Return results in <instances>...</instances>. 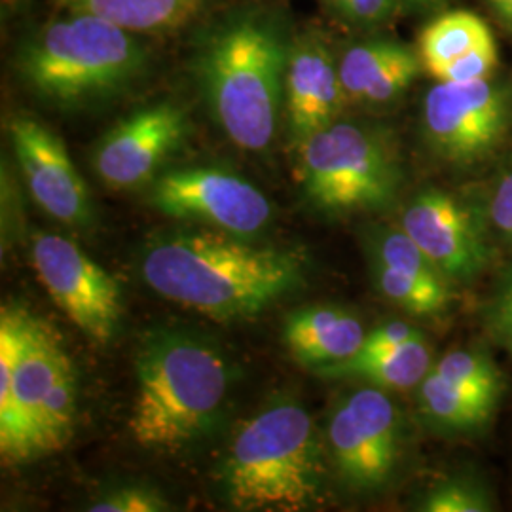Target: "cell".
I'll return each instance as SVG.
<instances>
[{
    "mask_svg": "<svg viewBox=\"0 0 512 512\" xmlns=\"http://www.w3.org/2000/svg\"><path fill=\"white\" fill-rule=\"evenodd\" d=\"M372 277L384 298L414 315H437L448 308L452 298L450 283H431L380 262H372Z\"/></svg>",
    "mask_w": 512,
    "mask_h": 512,
    "instance_id": "7402d4cb",
    "label": "cell"
},
{
    "mask_svg": "<svg viewBox=\"0 0 512 512\" xmlns=\"http://www.w3.org/2000/svg\"><path fill=\"white\" fill-rule=\"evenodd\" d=\"M334 8L357 23H380L389 18L397 0H330Z\"/></svg>",
    "mask_w": 512,
    "mask_h": 512,
    "instance_id": "f546056e",
    "label": "cell"
},
{
    "mask_svg": "<svg viewBox=\"0 0 512 512\" xmlns=\"http://www.w3.org/2000/svg\"><path fill=\"white\" fill-rule=\"evenodd\" d=\"M228 385L230 366L209 342L177 330L148 334L137 355L133 439L147 450H181L219 418Z\"/></svg>",
    "mask_w": 512,
    "mask_h": 512,
    "instance_id": "277c9868",
    "label": "cell"
},
{
    "mask_svg": "<svg viewBox=\"0 0 512 512\" xmlns=\"http://www.w3.org/2000/svg\"><path fill=\"white\" fill-rule=\"evenodd\" d=\"M298 152L302 190L325 213L378 211L397 200L403 169L378 129L336 120L302 141Z\"/></svg>",
    "mask_w": 512,
    "mask_h": 512,
    "instance_id": "52a82bcc",
    "label": "cell"
},
{
    "mask_svg": "<svg viewBox=\"0 0 512 512\" xmlns=\"http://www.w3.org/2000/svg\"><path fill=\"white\" fill-rule=\"evenodd\" d=\"M495 507L492 488L467 469L433 484L420 503L423 512H492Z\"/></svg>",
    "mask_w": 512,
    "mask_h": 512,
    "instance_id": "cb8c5ba5",
    "label": "cell"
},
{
    "mask_svg": "<svg viewBox=\"0 0 512 512\" xmlns=\"http://www.w3.org/2000/svg\"><path fill=\"white\" fill-rule=\"evenodd\" d=\"M150 203L173 219L211 224L236 236L258 234L272 220V205L255 184L215 167L165 173L152 186Z\"/></svg>",
    "mask_w": 512,
    "mask_h": 512,
    "instance_id": "8fae6325",
    "label": "cell"
},
{
    "mask_svg": "<svg viewBox=\"0 0 512 512\" xmlns=\"http://www.w3.org/2000/svg\"><path fill=\"white\" fill-rule=\"evenodd\" d=\"M152 291L215 319L251 317L304 279L294 253L260 249L213 232L156 239L141 258Z\"/></svg>",
    "mask_w": 512,
    "mask_h": 512,
    "instance_id": "6da1fadb",
    "label": "cell"
},
{
    "mask_svg": "<svg viewBox=\"0 0 512 512\" xmlns=\"http://www.w3.org/2000/svg\"><path fill=\"white\" fill-rule=\"evenodd\" d=\"M490 6L499 14V18L512 23V0H488Z\"/></svg>",
    "mask_w": 512,
    "mask_h": 512,
    "instance_id": "4dcf8cb0",
    "label": "cell"
},
{
    "mask_svg": "<svg viewBox=\"0 0 512 512\" xmlns=\"http://www.w3.org/2000/svg\"><path fill=\"white\" fill-rule=\"evenodd\" d=\"M321 448L310 414L275 403L247 421L224 463V490L239 511L308 509L321 490Z\"/></svg>",
    "mask_w": 512,
    "mask_h": 512,
    "instance_id": "8992f818",
    "label": "cell"
},
{
    "mask_svg": "<svg viewBox=\"0 0 512 512\" xmlns=\"http://www.w3.org/2000/svg\"><path fill=\"white\" fill-rule=\"evenodd\" d=\"M69 12L92 14L135 35L177 31L196 18L207 0H61Z\"/></svg>",
    "mask_w": 512,
    "mask_h": 512,
    "instance_id": "ffe728a7",
    "label": "cell"
},
{
    "mask_svg": "<svg viewBox=\"0 0 512 512\" xmlns=\"http://www.w3.org/2000/svg\"><path fill=\"white\" fill-rule=\"evenodd\" d=\"M431 349L425 336L376 353H355L348 361L317 368L330 378H359L382 389L418 387L431 372Z\"/></svg>",
    "mask_w": 512,
    "mask_h": 512,
    "instance_id": "d6986e66",
    "label": "cell"
},
{
    "mask_svg": "<svg viewBox=\"0 0 512 512\" xmlns=\"http://www.w3.org/2000/svg\"><path fill=\"white\" fill-rule=\"evenodd\" d=\"M418 399L423 416L446 435H473L482 431L497 408L492 401L448 382L433 368L418 385Z\"/></svg>",
    "mask_w": 512,
    "mask_h": 512,
    "instance_id": "44dd1931",
    "label": "cell"
},
{
    "mask_svg": "<svg viewBox=\"0 0 512 512\" xmlns=\"http://www.w3.org/2000/svg\"><path fill=\"white\" fill-rule=\"evenodd\" d=\"M420 54L391 40H370L351 46L338 61L348 101L385 105L401 97L420 74Z\"/></svg>",
    "mask_w": 512,
    "mask_h": 512,
    "instance_id": "e0dca14e",
    "label": "cell"
},
{
    "mask_svg": "<svg viewBox=\"0 0 512 512\" xmlns=\"http://www.w3.org/2000/svg\"><path fill=\"white\" fill-rule=\"evenodd\" d=\"M330 456L355 490H378L395 473L401 454V414L382 387H363L332 412Z\"/></svg>",
    "mask_w": 512,
    "mask_h": 512,
    "instance_id": "30bf717a",
    "label": "cell"
},
{
    "mask_svg": "<svg viewBox=\"0 0 512 512\" xmlns=\"http://www.w3.org/2000/svg\"><path fill=\"white\" fill-rule=\"evenodd\" d=\"M10 141L33 200L65 224H86L92 217L90 192L65 143L27 116L10 122Z\"/></svg>",
    "mask_w": 512,
    "mask_h": 512,
    "instance_id": "5bb4252c",
    "label": "cell"
},
{
    "mask_svg": "<svg viewBox=\"0 0 512 512\" xmlns=\"http://www.w3.org/2000/svg\"><path fill=\"white\" fill-rule=\"evenodd\" d=\"M484 327L499 348L512 357V264L503 270L484 306Z\"/></svg>",
    "mask_w": 512,
    "mask_h": 512,
    "instance_id": "484cf974",
    "label": "cell"
},
{
    "mask_svg": "<svg viewBox=\"0 0 512 512\" xmlns=\"http://www.w3.org/2000/svg\"><path fill=\"white\" fill-rule=\"evenodd\" d=\"M421 63L437 82H476L494 73L497 44L486 21L456 10L431 21L420 37Z\"/></svg>",
    "mask_w": 512,
    "mask_h": 512,
    "instance_id": "2e32d148",
    "label": "cell"
},
{
    "mask_svg": "<svg viewBox=\"0 0 512 512\" xmlns=\"http://www.w3.org/2000/svg\"><path fill=\"white\" fill-rule=\"evenodd\" d=\"M162 495L156 494L154 490L148 488H120L112 494L101 497L95 501L88 511L92 512H158L167 511Z\"/></svg>",
    "mask_w": 512,
    "mask_h": 512,
    "instance_id": "4316f807",
    "label": "cell"
},
{
    "mask_svg": "<svg viewBox=\"0 0 512 512\" xmlns=\"http://www.w3.org/2000/svg\"><path fill=\"white\" fill-rule=\"evenodd\" d=\"M420 330L410 327L403 321H389L385 325H380L378 329L368 332L365 338L363 348L357 353H376V351H385V349L399 348L406 342L418 340L421 338Z\"/></svg>",
    "mask_w": 512,
    "mask_h": 512,
    "instance_id": "f1b7e54d",
    "label": "cell"
},
{
    "mask_svg": "<svg viewBox=\"0 0 512 512\" xmlns=\"http://www.w3.org/2000/svg\"><path fill=\"white\" fill-rule=\"evenodd\" d=\"M16 65L38 97L61 107H84L133 86L147 71L148 52L135 33L71 12L25 38Z\"/></svg>",
    "mask_w": 512,
    "mask_h": 512,
    "instance_id": "5b68a950",
    "label": "cell"
},
{
    "mask_svg": "<svg viewBox=\"0 0 512 512\" xmlns=\"http://www.w3.org/2000/svg\"><path fill=\"white\" fill-rule=\"evenodd\" d=\"M76 378L59 336L25 310L0 317V452L8 463L63 448L73 435Z\"/></svg>",
    "mask_w": 512,
    "mask_h": 512,
    "instance_id": "7a4b0ae2",
    "label": "cell"
},
{
    "mask_svg": "<svg viewBox=\"0 0 512 512\" xmlns=\"http://www.w3.org/2000/svg\"><path fill=\"white\" fill-rule=\"evenodd\" d=\"M293 46L274 19L245 12L217 27L196 57L203 95L234 145H272Z\"/></svg>",
    "mask_w": 512,
    "mask_h": 512,
    "instance_id": "3957f363",
    "label": "cell"
},
{
    "mask_svg": "<svg viewBox=\"0 0 512 512\" xmlns=\"http://www.w3.org/2000/svg\"><path fill=\"white\" fill-rule=\"evenodd\" d=\"M512 95L486 80L437 82L423 101V131L448 164L471 167L490 158L511 126Z\"/></svg>",
    "mask_w": 512,
    "mask_h": 512,
    "instance_id": "ba28073f",
    "label": "cell"
},
{
    "mask_svg": "<svg viewBox=\"0 0 512 512\" xmlns=\"http://www.w3.org/2000/svg\"><path fill=\"white\" fill-rule=\"evenodd\" d=\"M488 217L497 236L512 245V164L497 179L488 202Z\"/></svg>",
    "mask_w": 512,
    "mask_h": 512,
    "instance_id": "83f0119b",
    "label": "cell"
},
{
    "mask_svg": "<svg viewBox=\"0 0 512 512\" xmlns=\"http://www.w3.org/2000/svg\"><path fill=\"white\" fill-rule=\"evenodd\" d=\"M433 370L448 382L486 401L495 404L501 401L505 378L494 359L482 349H452L440 357Z\"/></svg>",
    "mask_w": 512,
    "mask_h": 512,
    "instance_id": "603a6c76",
    "label": "cell"
},
{
    "mask_svg": "<svg viewBox=\"0 0 512 512\" xmlns=\"http://www.w3.org/2000/svg\"><path fill=\"white\" fill-rule=\"evenodd\" d=\"M346 101L338 63L329 48L311 37L294 44L285 82V109L294 145L334 124Z\"/></svg>",
    "mask_w": 512,
    "mask_h": 512,
    "instance_id": "9a60e30c",
    "label": "cell"
},
{
    "mask_svg": "<svg viewBox=\"0 0 512 512\" xmlns=\"http://www.w3.org/2000/svg\"><path fill=\"white\" fill-rule=\"evenodd\" d=\"M31 258L50 298L93 342L107 344L118 329L122 293L118 281L71 239L42 234L33 239Z\"/></svg>",
    "mask_w": 512,
    "mask_h": 512,
    "instance_id": "7c38bea8",
    "label": "cell"
},
{
    "mask_svg": "<svg viewBox=\"0 0 512 512\" xmlns=\"http://www.w3.org/2000/svg\"><path fill=\"white\" fill-rule=\"evenodd\" d=\"M188 135V118L175 103H156L139 109L101 139L93 167L114 190L147 183L160 165L181 147Z\"/></svg>",
    "mask_w": 512,
    "mask_h": 512,
    "instance_id": "4fadbf2b",
    "label": "cell"
},
{
    "mask_svg": "<svg viewBox=\"0 0 512 512\" xmlns=\"http://www.w3.org/2000/svg\"><path fill=\"white\" fill-rule=\"evenodd\" d=\"M488 205L439 188L420 192L404 209L401 228L450 283H471L492 264Z\"/></svg>",
    "mask_w": 512,
    "mask_h": 512,
    "instance_id": "9c48e42d",
    "label": "cell"
},
{
    "mask_svg": "<svg viewBox=\"0 0 512 512\" xmlns=\"http://www.w3.org/2000/svg\"><path fill=\"white\" fill-rule=\"evenodd\" d=\"M368 249L372 255V262H380L393 270L420 277L431 283H450L403 228L374 230L368 241Z\"/></svg>",
    "mask_w": 512,
    "mask_h": 512,
    "instance_id": "d4e9b609",
    "label": "cell"
},
{
    "mask_svg": "<svg viewBox=\"0 0 512 512\" xmlns=\"http://www.w3.org/2000/svg\"><path fill=\"white\" fill-rule=\"evenodd\" d=\"M365 338L361 321L336 306L298 311L285 325V342L291 353L315 370L348 361L363 348Z\"/></svg>",
    "mask_w": 512,
    "mask_h": 512,
    "instance_id": "ac0fdd59",
    "label": "cell"
}]
</instances>
